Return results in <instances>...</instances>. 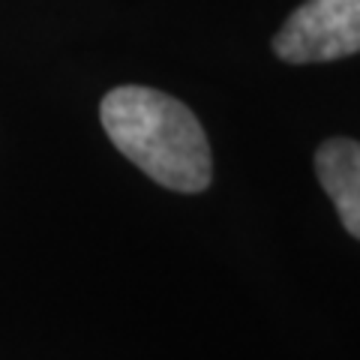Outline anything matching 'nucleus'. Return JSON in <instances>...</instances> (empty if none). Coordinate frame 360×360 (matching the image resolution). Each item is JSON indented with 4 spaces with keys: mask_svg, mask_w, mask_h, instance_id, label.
Instances as JSON below:
<instances>
[{
    "mask_svg": "<svg viewBox=\"0 0 360 360\" xmlns=\"http://www.w3.org/2000/svg\"><path fill=\"white\" fill-rule=\"evenodd\" d=\"M99 117L111 144L148 177L174 193H201L210 184V144L198 117L153 87H117L105 94Z\"/></svg>",
    "mask_w": 360,
    "mask_h": 360,
    "instance_id": "obj_1",
    "label": "nucleus"
},
{
    "mask_svg": "<svg viewBox=\"0 0 360 360\" xmlns=\"http://www.w3.org/2000/svg\"><path fill=\"white\" fill-rule=\"evenodd\" d=\"M285 63H324L360 51V0H307L274 37Z\"/></svg>",
    "mask_w": 360,
    "mask_h": 360,
    "instance_id": "obj_2",
    "label": "nucleus"
},
{
    "mask_svg": "<svg viewBox=\"0 0 360 360\" xmlns=\"http://www.w3.org/2000/svg\"><path fill=\"white\" fill-rule=\"evenodd\" d=\"M315 172L348 234L360 240V141H324L315 153Z\"/></svg>",
    "mask_w": 360,
    "mask_h": 360,
    "instance_id": "obj_3",
    "label": "nucleus"
}]
</instances>
